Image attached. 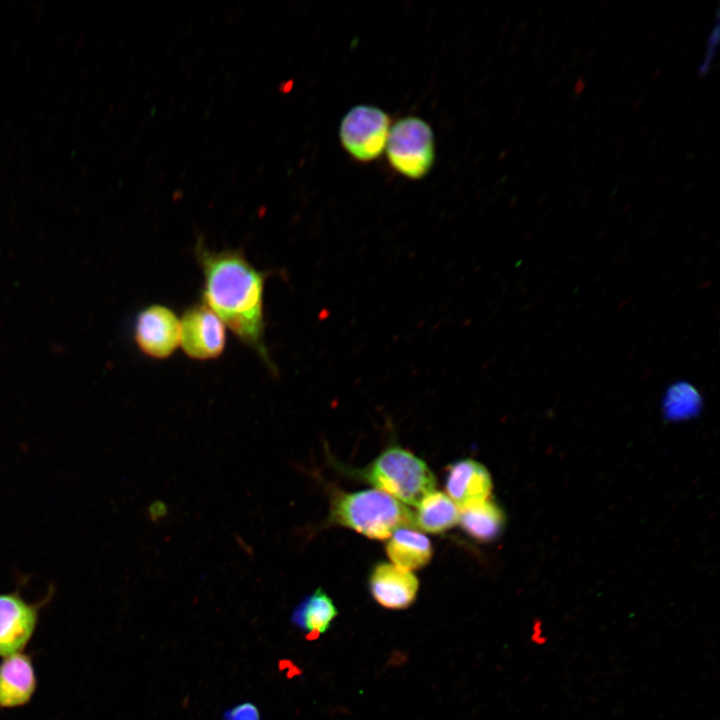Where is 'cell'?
<instances>
[{
  "label": "cell",
  "instance_id": "1",
  "mask_svg": "<svg viewBox=\"0 0 720 720\" xmlns=\"http://www.w3.org/2000/svg\"><path fill=\"white\" fill-rule=\"evenodd\" d=\"M196 257L204 276V304L274 371L264 342L265 273L258 271L239 250L212 251L200 240Z\"/></svg>",
  "mask_w": 720,
  "mask_h": 720
},
{
  "label": "cell",
  "instance_id": "2",
  "mask_svg": "<svg viewBox=\"0 0 720 720\" xmlns=\"http://www.w3.org/2000/svg\"><path fill=\"white\" fill-rule=\"evenodd\" d=\"M328 520L374 539L388 538L398 528L414 526L413 513L377 489L335 493Z\"/></svg>",
  "mask_w": 720,
  "mask_h": 720
},
{
  "label": "cell",
  "instance_id": "3",
  "mask_svg": "<svg viewBox=\"0 0 720 720\" xmlns=\"http://www.w3.org/2000/svg\"><path fill=\"white\" fill-rule=\"evenodd\" d=\"M361 475L369 484L414 506L436 487V479L427 464L400 447L382 452Z\"/></svg>",
  "mask_w": 720,
  "mask_h": 720
},
{
  "label": "cell",
  "instance_id": "4",
  "mask_svg": "<svg viewBox=\"0 0 720 720\" xmlns=\"http://www.w3.org/2000/svg\"><path fill=\"white\" fill-rule=\"evenodd\" d=\"M386 156L391 167L410 179H421L435 159L434 135L421 118L409 116L395 122L389 130Z\"/></svg>",
  "mask_w": 720,
  "mask_h": 720
},
{
  "label": "cell",
  "instance_id": "5",
  "mask_svg": "<svg viewBox=\"0 0 720 720\" xmlns=\"http://www.w3.org/2000/svg\"><path fill=\"white\" fill-rule=\"evenodd\" d=\"M389 130L390 119L383 110L371 105H357L343 117L339 138L353 159L369 162L385 150Z\"/></svg>",
  "mask_w": 720,
  "mask_h": 720
},
{
  "label": "cell",
  "instance_id": "6",
  "mask_svg": "<svg viewBox=\"0 0 720 720\" xmlns=\"http://www.w3.org/2000/svg\"><path fill=\"white\" fill-rule=\"evenodd\" d=\"M225 344V326L206 304H194L185 310L180 321V345L190 358H217Z\"/></svg>",
  "mask_w": 720,
  "mask_h": 720
},
{
  "label": "cell",
  "instance_id": "7",
  "mask_svg": "<svg viewBox=\"0 0 720 720\" xmlns=\"http://www.w3.org/2000/svg\"><path fill=\"white\" fill-rule=\"evenodd\" d=\"M133 336L144 354L156 359L167 358L180 344V320L166 306L149 305L137 314Z\"/></svg>",
  "mask_w": 720,
  "mask_h": 720
},
{
  "label": "cell",
  "instance_id": "8",
  "mask_svg": "<svg viewBox=\"0 0 720 720\" xmlns=\"http://www.w3.org/2000/svg\"><path fill=\"white\" fill-rule=\"evenodd\" d=\"M42 603H29L19 593H0V655L20 652L30 640Z\"/></svg>",
  "mask_w": 720,
  "mask_h": 720
},
{
  "label": "cell",
  "instance_id": "9",
  "mask_svg": "<svg viewBox=\"0 0 720 720\" xmlns=\"http://www.w3.org/2000/svg\"><path fill=\"white\" fill-rule=\"evenodd\" d=\"M419 582L411 572L388 563L377 564L369 578L373 598L388 609H404L417 595Z\"/></svg>",
  "mask_w": 720,
  "mask_h": 720
},
{
  "label": "cell",
  "instance_id": "10",
  "mask_svg": "<svg viewBox=\"0 0 720 720\" xmlns=\"http://www.w3.org/2000/svg\"><path fill=\"white\" fill-rule=\"evenodd\" d=\"M491 489V476L479 462L463 459L449 466L446 490L449 498L460 509L486 501Z\"/></svg>",
  "mask_w": 720,
  "mask_h": 720
},
{
  "label": "cell",
  "instance_id": "11",
  "mask_svg": "<svg viewBox=\"0 0 720 720\" xmlns=\"http://www.w3.org/2000/svg\"><path fill=\"white\" fill-rule=\"evenodd\" d=\"M36 688V676L28 655L21 652L6 656L0 664V707L26 704Z\"/></svg>",
  "mask_w": 720,
  "mask_h": 720
},
{
  "label": "cell",
  "instance_id": "12",
  "mask_svg": "<svg viewBox=\"0 0 720 720\" xmlns=\"http://www.w3.org/2000/svg\"><path fill=\"white\" fill-rule=\"evenodd\" d=\"M337 614L332 599L318 588L295 607L291 620L308 639L315 640L330 628Z\"/></svg>",
  "mask_w": 720,
  "mask_h": 720
},
{
  "label": "cell",
  "instance_id": "13",
  "mask_svg": "<svg viewBox=\"0 0 720 720\" xmlns=\"http://www.w3.org/2000/svg\"><path fill=\"white\" fill-rule=\"evenodd\" d=\"M390 560L399 568L410 571L425 566L431 559L430 540L422 533L406 527L393 532L386 545Z\"/></svg>",
  "mask_w": 720,
  "mask_h": 720
},
{
  "label": "cell",
  "instance_id": "14",
  "mask_svg": "<svg viewBox=\"0 0 720 720\" xmlns=\"http://www.w3.org/2000/svg\"><path fill=\"white\" fill-rule=\"evenodd\" d=\"M459 516V509L448 495L433 491L417 505L414 526L429 533H440L458 523Z\"/></svg>",
  "mask_w": 720,
  "mask_h": 720
},
{
  "label": "cell",
  "instance_id": "15",
  "mask_svg": "<svg viewBox=\"0 0 720 720\" xmlns=\"http://www.w3.org/2000/svg\"><path fill=\"white\" fill-rule=\"evenodd\" d=\"M459 522L471 537L488 542L496 539L502 532L505 516L497 504L486 500L461 509Z\"/></svg>",
  "mask_w": 720,
  "mask_h": 720
},
{
  "label": "cell",
  "instance_id": "16",
  "mask_svg": "<svg viewBox=\"0 0 720 720\" xmlns=\"http://www.w3.org/2000/svg\"><path fill=\"white\" fill-rule=\"evenodd\" d=\"M703 408V398L694 385L686 381L671 384L662 399L663 416L668 421L696 417Z\"/></svg>",
  "mask_w": 720,
  "mask_h": 720
},
{
  "label": "cell",
  "instance_id": "17",
  "mask_svg": "<svg viewBox=\"0 0 720 720\" xmlns=\"http://www.w3.org/2000/svg\"><path fill=\"white\" fill-rule=\"evenodd\" d=\"M528 639L534 646L540 647L547 643L548 633L544 623L540 619H534L531 623Z\"/></svg>",
  "mask_w": 720,
  "mask_h": 720
},
{
  "label": "cell",
  "instance_id": "18",
  "mask_svg": "<svg viewBox=\"0 0 720 720\" xmlns=\"http://www.w3.org/2000/svg\"><path fill=\"white\" fill-rule=\"evenodd\" d=\"M232 720H258L255 708L250 709L248 706H240L231 714Z\"/></svg>",
  "mask_w": 720,
  "mask_h": 720
}]
</instances>
